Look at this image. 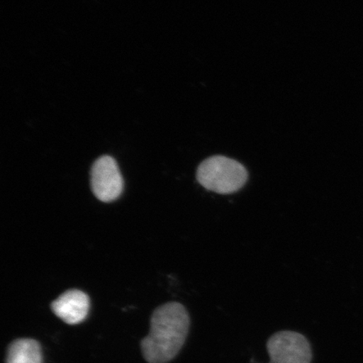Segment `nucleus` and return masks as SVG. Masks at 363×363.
<instances>
[{
  "label": "nucleus",
  "mask_w": 363,
  "mask_h": 363,
  "mask_svg": "<svg viewBox=\"0 0 363 363\" xmlns=\"http://www.w3.org/2000/svg\"><path fill=\"white\" fill-rule=\"evenodd\" d=\"M90 307L87 294L78 289L68 290L52 303V311L67 325L82 323L89 315Z\"/></svg>",
  "instance_id": "39448f33"
},
{
  "label": "nucleus",
  "mask_w": 363,
  "mask_h": 363,
  "mask_svg": "<svg viewBox=\"0 0 363 363\" xmlns=\"http://www.w3.org/2000/svg\"><path fill=\"white\" fill-rule=\"evenodd\" d=\"M91 187L99 201L111 202L120 196L123 179L115 159L103 156L97 159L91 170Z\"/></svg>",
  "instance_id": "20e7f679"
},
{
  "label": "nucleus",
  "mask_w": 363,
  "mask_h": 363,
  "mask_svg": "<svg viewBox=\"0 0 363 363\" xmlns=\"http://www.w3.org/2000/svg\"><path fill=\"white\" fill-rule=\"evenodd\" d=\"M248 179L242 163L225 156H213L203 160L197 170V180L204 189L220 194L238 192Z\"/></svg>",
  "instance_id": "f03ea898"
},
{
  "label": "nucleus",
  "mask_w": 363,
  "mask_h": 363,
  "mask_svg": "<svg viewBox=\"0 0 363 363\" xmlns=\"http://www.w3.org/2000/svg\"><path fill=\"white\" fill-rule=\"evenodd\" d=\"M6 363H43L39 342L29 338L13 340L9 345Z\"/></svg>",
  "instance_id": "423d86ee"
},
{
  "label": "nucleus",
  "mask_w": 363,
  "mask_h": 363,
  "mask_svg": "<svg viewBox=\"0 0 363 363\" xmlns=\"http://www.w3.org/2000/svg\"><path fill=\"white\" fill-rule=\"evenodd\" d=\"M190 319L187 310L178 302L156 308L151 318L147 337L140 342L148 363H167L178 355L187 339Z\"/></svg>",
  "instance_id": "f257e3e1"
},
{
  "label": "nucleus",
  "mask_w": 363,
  "mask_h": 363,
  "mask_svg": "<svg viewBox=\"0 0 363 363\" xmlns=\"http://www.w3.org/2000/svg\"><path fill=\"white\" fill-rule=\"evenodd\" d=\"M270 363H311V345L303 335L284 330L272 335L267 343Z\"/></svg>",
  "instance_id": "7ed1b4c3"
}]
</instances>
